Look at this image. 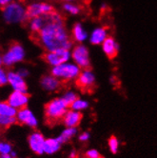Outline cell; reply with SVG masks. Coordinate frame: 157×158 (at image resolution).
<instances>
[{"label": "cell", "mask_w": 157, "mask_h": 158, "mask_svg": "<svg viewBox=\"0 0 157 158\" xmlns=\"http://www.w3.org/2000/svg\"><path fill=\"white\" fill-rule=\"evenodd\" d=\"M35 35L38 43L47 52L59 49L71 50L73 44L65 27L63 17L56 12L46 15V24Z\"/></svg>", "instance_id": "obj_1"}, {"label": "cell", "mask_w": 157, "mask_h": 158, "mask_svg": "<svg viewBox=\"0 0 157 158\" xmlns=\"http://www.w3.org/2000/svg\"><path fill=\"white\" fill-rule=\"evenodd\" d=\"M69 110V105L62 99V97L53 98L45 106V117L49 124L53 125L62 121L64 115Z\"/></svg>", "instance_id": "obj_2"}, {"label": "cell", "mask_w": 157, "mask_h": 158, "mask_svg": "<svg viewBox=\"0 0 157 158\" xmlns=\"http://www.w3.org/2000/svg\"><path fill=\"white\" fill-rule=\"evenodd\" d=\"M2 17L7 24H20L29 18L27 8L18 1H14L3 8Z\"/></svg>", "instance_id": "obj_3"}, {"label": "cell", "mask_w": 157, "mask_h": 158, "mask_svg": "<svg viewBox=\"0 0 157 158\" xmlns=\"http://www.w3.org/2000/svg\"><path fill=\"white\" fill-rule=\"evenodd\" d=\"M81 73V69L75 63L67 62L62 65L52 67L51 73L63 82L76 80Z\"/></svg>", "instance_id": "obj_4"}, {"label": "cell", "mask_w": 157, "mask_h": 158, "mask_svg": "<svg viewBox=\"0 0 157 158\" xmlns=\"http://www.w3.org/2000/svg\"><path fill=\"white\" fill-rule=\"evenodd\" d=\"M25 56L26 52L24 47L18 43H14L2 55L3 65L8 68L14 67L16 64L23 61L25 59Z\"/></svg>", "instance_id": "obj_5"}, {"label": "cell", "mask_w": 157, "mask_h": 158, "mask_svg": "<svg viewBox=\"0 0 157 158\" xmlns=\"http://www.w3.org/2000/svg\"><path fill=\"white\" fill-rule=\"evenodd\" d=\"M72 57V52L67 49H59L52 52H47L44 54V60L52 67H56L69 62Z\"/></svg>", "instance_id": "obj_6"}, {"label": "cell", "mask_w": 157, "mask_h": 158, "mask_svg": "<svg viewBox=\"0 0 157 158\" xmlns=\"http://www.w3.org/2000/svg\"><path fill=\"white\" fill-rule=\"evenodd\" d=\"M72 58L81 70H87L91 66V58L88 48L82 44H78L72 49Z\"/></svg>", "instance_id": "obj_7"}, {"label": "cell", "mask_w": 157, "mask_h": 158, "mask_svg": "<svg viewBox=\"0 0 157 158\" xmlns=\"http://www.w3.org/2000/svg\"><path fill=\"white\" fill-rule=\"evenodd\" d=\"M15 118H16V122L19 125L26 126L31 129H36L39 124L38 119L35 116V114H33V111L28 107L18 110L17 114L15 115Z\"/></svg>", "instance_id": "obj_8"}, {"label": "cell", "mask_w": 157, "mask_h": 158, "mask_svg": "<svg viewBox=\"0 0 157 158\" xmlns=\"http://www.w3.org/2000/svg\"><path fill=\"white\" fill-rule=\"evenodd\" d=\"M55 12L53 7L46 2H33L27 7L29 19L38 16H45Z\"/></svg>", "instance_id": "obj_9"}, {"label": "cell", "mask_w": 157, "mask_h": 158, "mask_svg": "<svg viewBox=\"0 0 157 158\" xmlns=\"http://www.w3.org/2000/svg\"><path fill=\"white\" fill-rule=\"evenodd\" d=\"M45 141L46 138L38 131H31L28 136V146L30 150L37 155H42L44 153Z\"/></svg>", "instance_id": "obj_10"}, {"label": "cell", "mask_w": 157, "mask_h": 158, "mask_svg": "<svg viewBox=\"0 0 157 158\" xmlns=\"http://www.w3.org/2000/svg\"><path fill=\"white\" fill-rule=\"evenodd\" d=\"M7 102L14 108L15 110H21L28 107L29 101H30V96L28 93H23V92H17V91H13L10 93L8 97H7Z\"/></svg>", "instance_id": "obj_11"}, {"label": "cell", "mask_w": 157, "mask_h": 158, "mask_svg": "<svg viewBox=\"0 0 157 158\" xmlns=\"http://www.w3.org/2000/svg\"><path fill=\"white\" fill-rule=\"evenodd\" d=\"M8 85L13 91L28 93V85L24 77H22L16 71L8 72Z\"/></svg>", "instance_id": "obj_12"}, {"label": "cell", "mask_w": 157, "mask_h": 158, "mask_svg": "<svg viewBox=\"0 0 157 158\" xmlns=\"http://www.w3.org/2000/svg\"><path fill=\"white\" fill-rule=\"evenodd\" d=\"M95 84V76L91 70H83L81 71L79 76L76 78V85L81 89H91L94 87Z\"/></svg>", "instance_id": "obj_13"}, {"label": "cell", "mask_w": 157, "mask_h": 158, "mask_svg": "<svg viewBox=\"0 0 157 158\" xmlns=\"http://www.w3.org/2000/svg\"><path fill=\"white\" fill-rule=\"evenodd\" d=\"M62 81L59 80L58 78L53 76L52 73L44 75L40 79V86L41 88L48 93H53L56 92L61 88V83Z\"/></svg>", "instance_id": "obj_14"}, {"label": "cell", "mask_w": 157, "mask_h": 158, "mask_svg": "<svg viewBox=\"0 0 157 158\" xmlns=\"http://www.w3.org/2000/svg\"><path fill=\"white\" fill-rule=\"evenodd\" d=\"M83 118V115L80 111H76L72 109H70L68 111L66 112L62 119L63 125L67 128H77L79 126Z\"/></svg>", "instance_id": "obj_15"}, {"label": "cell", "mask_w": 157, "mask_h": 158, "mask_svg": "<svg viewBox=\"0 0 157 158\" xmlns=\"http://www.w3.org/2000/svg\"><path fill=\"white\" fill-rule=\"evenodd\" d=\"M102 50L108 58L114 59L119 52V45L113 36H108L102 44Z\"/></svg>", "instance_id": "obj_16"}, {"label": "cell", "mask_w": 157, "mask_h": 158, "mask_svg": "<svg viewBox=\"0 0 157 158\" xmlns=\"http://www.w3.org/2000/svg\"><path fill=\"white\" fill-rule=\"evenodd\" d=\"M108 31L105 27H98L93 31L89 36V42L93 45H102L108 37Z\"/></svg>", "instance_id": "obj_17"}, {"label": "cell", "mask_w": 157, "mask_h": 158, "mask_svg": "<svg viewBox=\"0 0 157 158\" xmlns=\"http://www.w3.org/2000/svg\"><path fill=\"white\" fill-rule=\"evenodd\" d=\"M61 146H62V143L58 137L46 138L45 147H44V153L49 154V155L56 153L61 149Z\"/></svg>", "instance_id": "obj_18"}, {"label": "cell", "mask_w": 157, "mask_h": 158, "mask_svg": "<svg viewBox=\"0 0 157 158\" xmlns=\"http://www.w3.org/2000/svg\"><path fill=\"white\" fill-rule=\"evenodd\" d=\"M88 37V33L86 31V30L84 29V27L82 26V24L80 23H76L73 27H72V39L77 43L81 44L82 42H84Z\"/></svg>", "instance_id": "obj_19"}, {"label": "cell", "mask_w": 157, "mask_h": 158, "mask_svg": "<svg viewBox=\"0 0 157 158\" xmlns=\"http://www.w3.org/2000/svg\"><path fill=\"white\" fill-rule=\"evenodd\" d=\"M46 24V15L45 16H38L31 18L29 21V27L31 31L37 35V33L42 30V28Z\"/></svg>", "instance_id": "obj_20"}, {"label": "cell", "mask_w": 157, "mask_h": 158, "mask_svg": "<svg viewBox=\"0 0 157 158\" xmlns=\"http://www.w3.org/2000/svg\"><path fill=\"white\" fill-rule=\"evenodd\" d=\"M16 114H17V110L13 108L7 101L0 100V115L15 117Z\"/></svg>", "instance_id": "obj_21"}, {"label": "cell", "mask_w": 157, "mask_h": 158, "mask_svg": "<svg viewBox=\"0 0 157 158\" xmlns=\"http://www.w3.org/2000/svg\"><path fill=\"white\" fill-rule=\"evenodd\" d=\"M77 134V128H65L59 134V140L62 144L69 142Z\"/></svg>", "instance_id": "obj_22"}, {"label": "cell", "mask_w": 157, "mask_h": 158, "mask_svg": "<svg viewBox=\"0 0 157 158\" xmlns=\"http://www.w3.org/2000/svg\"><path fill=\"white\" fill-rule=\"evenodd\" d=\"M16 123L15 117L0 115V130H8L9 128L15 125Z\"/></svg>", "instance_id": "obj_23"}, {"label": "cell", "mask_w": 157, "mask_h": 158, "mask_svg": "<svg viewBox=\"0 0 157 158\" xmlns=\"http://www.w3.org/2000/svg\"><path fill=\"white\" fill-rule=\"evenodd\" d=\"M89 108V102L84 99H80V98H77L74 102L70 106V109L76 110V111H82L85 110Z\"/></svg>", "instance_id": "obj_24"}, {"label": "cell", "mask_w": 157, "mask_h": 158, "mask_svg": "<svg viewBox=\"0 0 157 158\" xmlns=\"http://www.w3.org/2000/svg\"><path fill=\"white\" fill-rule=\"evenodd\" d=\"M14 151V146L12 143L6 140H0V155L10 154Z\"/></svg>", "instance_id": "obj_25"}, {"label": "cell", "mask_w": 157, "mask_h": 158, "mask_svg": "<svg viewBox=\"0 0 157 158\" xmlns=\"http://www.w3.org/2000/svg\"><path fill=\"white\" fill-rule=\"evenodd\" d=\"M63 9L66 13H68L72 15H76L80 13V8L73 3H65L63 5Z\"/></svg>", "instance_id": "obj_26"}, {"label": "cell", "mask_w": 157, "mask_h": 158, "mask_svg": "<svg viewBox=\"0 0 157 158\" xmlns=\"http://www.w3.org/2000/svg\"><path fill=\"white\" fill-rule=\"evenodd\" d=\"M78 98V95L72 92V91H68V92H66L63 95H62V99L65 101V102L69 105V107L74 102V101Z\"/></svg>", "instance_id": "obj_27"}, {"label": "cell", "mask_w": 157, "mask_h": 158, "mask_svg": "<svg viewBox=\"0 0 157 158\" xmlns=\"http://www.w3.org/2000/svg\"><path fill=\"white\" fill-rule=\"evenodd\" d=\"M108 145H109V151L113 152V153H116L118 152V149H119V141H118V139L115 136H111L109 139Z\"/></svg>", "instance_id": "obj_28"}, {"label": "cell", "mask_w": 157, "mask_h": 158, "mask_svg": "<svg viewBox=\"0 0 157 158\" xmlns=\"http://www.w3.org/2000/svg\"><path fill=\"white\" fill-rule=\"evenodd\" d=\"M8 85V72L1 66L0 67V88Z\"/></svg>", "instance_id": "obj_29"}, {"label": "cell", "mask_w": 157, "mask_h": 158, "mask_svg": "<svg viewBox=\"0 0 157 158\" xmlns=\"http://www.w3.org/2000/svg\"><path fill=\"white\" fill-rule=\"evenodd\" d=\"M85 156H86V158H100L101 157L100 153L94 149L87 151L85 153Z\"/></svg>", "instance_id": "obj_30"}, {"label": "cell", "mask_w": 157, "mask_h": 158, "mask_svg": "<svg viewBox=\"0 0 157 158\" xmlns=\"http://www.w3.org/2000/svg\"><path fill=\"white\" fill-rule=\"evenodd\" d=\"M22 77H24L25 79L30 75V72H29V70L27 69V68H25V67H21V68H19V69L16 71Z\"/></svg>", "instance_id": "obj_31"}, {"label": "cell", "mask_w": 157, "mask_h": 158, "mask_svg": "<svg viewBox=\"0 0 157 158\" xmlns=\"http://www.w3.org/2000/svg\"><path fill=\"white\" fill-rule=\"evenodd\" d=\"M89 132H87V131H85V132H82L80 135H79V140L81 141V142H87L89 139Z\"/></svg>", "instance_id": "obj_32"}, {"label": "cell", "mask_w": 157, "mask_h": 158, "mask_svg": "<svg viewBox=\"0 0 157 158\" xmlns=\"http://www.w3.org/2000/svg\"><path fill=\"white\" fill-rule=\"evenodd\" d=\"M12 2H14V0H0V8H5Z\"/></svg>", "instance_id": "obj_33"}, {"label": "cell", "mask_w": 157, "mask_h": 158, "mask_svg": "<svg viewBox=\"0 0 157 158\" xmlns=\"http://www.w3.org/2000/svg\"><path fill=\"white\" fill-rule=\"evenodd\" d=\"M69 157H70V158H76V157H77V152H76L74 150H72V151L70 152Z\"/></svg>", "instance_id": "obj_34"}, {"label": "cell", "mask_w": 157, "mask_h": 158, "mask_svg": "<svg viewBox=\"0 0 157 158\" xmlns=\"http://www.w3.org/2000/svg\"><path fill=\"white\" fill-rule=\"evenodd\" d=\"M10 156H12L13 158H18V154H17V152L14 150L12 152V153H10Z\"/></svg>", "instance_id": "obj_35"}, {"label": "cell", "mask_w": 157, "mask_h": 158, "mask_svg": "<svg viewBox=\"0 0 157 158\" xmlns=\"http://www.w3.org/2000/svg\"><path fill=\"white\" fill-rule=\"evenodd\" d=\"M0 158H13L10 156V154H3V155H0Z\"/></svg>", "instance_id": "obj_36"}, {"label": "cell", "mask_w": 157, "mask_h": 158, "mask_svg": "<svg viewBox=\"0 0 157 158\" xmlns=\"http://www.w3.org/2000/svg\"><path fill=\"white\" fill-rule=\"evenodd\" d=\"M63 1H65L66 3H72V2L75 1V0H63Z\"/></svg>", "instance_id": "obj_37"}, {"label": "cell", "mask_w": 157, "mask_h": 158, "mask_svg": "<svg viewBox=\"0 0 157 158\" xmlns=\"http://www.w3.org/2000/svg\"><path fill=\"white\" fill-rule=\"evenodd\" d=\"M3 65V60H2V56L0 55V67Z\"/></svg>", "instance_id": "obj_38"}, {"label": "cell", "mask_w": 157, "mask_h": 158, "mask_svg": "<svg viewBox=\"0 0 157 158\" xmlns=\"http://www.w3.org/2000/svg\"><path fill=\"white\" fill-rule=\"evenodd\" d=\"M100 158H105V157H103V156H101V157H100Z\"/></svg>", "instance_id": "obj_39"}, {"label": "cell", "mask_w": 157, "mask_h": 158, "mask_svg": "<svg viewBox=\"0 0 157 158\" xmlns=\"http://www.w3.org/2000/svg\"><path fill=\"white\" fill-rule=\"evenodd\" d=\"M18 158H25V157H18Z\"/></svg>", "instance_id": "obj_40"}]
</instances>
